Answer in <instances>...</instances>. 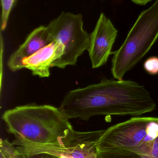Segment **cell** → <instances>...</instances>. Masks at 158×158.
Returning <instances> with one entry per match:
<instances>
[{"mask_svg":"<svg viewBox=\"0 0 158 158\" xmlns=\"http://www.w3.org/2000/svg\"><path fill=\"white\" fill-rule=\"evenodd\" d=\"M156 108L144 85L130 80L103 79L98 83L70 91L59 109L68 119L87 121L97 115L139 117Z\"/></svg>","mask_w":158,"mask_h":158,"instance_id":"cell-1","label":"cell"},{"mask_svg":"<svg viewBox=\"0 0 158 158\" xmlns=\"http://www.w3.org/2000/svg\"><path fill=\"white\" fill-rule=\"evenodd\" d=\"M2 118L16 139L34 143H54L73 130L59 108L29 104L5 111Z\"/></svg>","mask_w":158,"mask_h":158,"instance_id":"cell-2","label":"cell"},{"mask_svg":"<svg viewBox=\"0 0 158 158\" xmlns=\"http://www.w3.org/2000/svg\"><path fill=\"white\" fill-rule=\"evenodd\" d=\"M158 38V0L142 12L120 48L112 52L111 73L122 80L147 53Z\"/></svg>","mask_w":158,"mask_h":158,"instance_id":"cell-3","label":"cell"},{"mask_svg":"<svg viewBox=\"0 0 158 158\" xmlns=\"http://www.w3.org/2000/svg\"><path fill=\"white\" fill-rule=\"evenodd\" d=\"M105 130L80 132L72 130L54 143H34L16 139L13 145L28 157L50 155L59 158H98L96 146Z\"/></svg>","mask_w":158,"mask_h":158,"instance_id":"cell-4","label":"cell"},{"mask_svg":"<svg viewBox=\"0 0 158 158\" xmlns=\"http://www.w3.org/2000/svg\"><path fill=\"white\" fill-rule=\"evenodd\" d=\"M83 26L82 15L63 12L46 27L53 40L64 47L63 54L51 67L65 69L67 66L74 65L79 56L88 51L91 35Z\"/></svg>","mask_w":158,"mask_h":158,"instance_id":"cell-5","label":"cell"},{"mask_svg":"<svg viewBox=\"0 0 158 158\" xmlns=\"http://www.w3.org/2000/svg\"><path fill=\"white\" fill-rule=\"evenodd\" d=\"M158 138V118L136 117L105 130L97 146L130 148Z\"/></svg>","mask_w":158,"mask_h":158,"instance_id":"cell-6","label":"cell"},{"mask_svg":"<svg viewBox=\"0 0 158 158\" xmlns=\"http://www.w3.org/2000/svg\"><path fill=\"white\" fill-rule=\"evenodd\" d=\"M118 31L105 14L99 16L95 28L91 33L88 51L93 69L98 68L106 63L112 54L113 44Z\"/></svg>","mask_w":158,"mask_h":158,"instance_id":"cell-7","label":"cell"},{"mask_svg":"<svg viewBox=\"0 0 158 158\" xmlns=\"http://www.w3.org/2000/svg\"><path fill=\"white\" fill-rule=\"evenodd\" d=\"M54 41L47 27L40 26L28 36L23 44L9 57L7 66L13 72L24 69L23 61Z\"/></svg>","mask_w":158,"mask_h":158,"instance_id":"cell-8","label":"cell"},{"mask_svg":"<svg viewBox=\"0 0 158 158\" xmlns=\"http://www.w3.org/2000/svg\"><path fill=\"white\" fill-rule=\"evenodd\" d=\"M63 52V46L53 41L25 59L23 61L24 69L30 70L33 76L48 77L52 64L60 58Z\"/></svg>","mask_w":158,"mask_h":158,"instance_id":"cell-9","label":"cell"},{"mask_svg":"<svg viewBox=\"0 0 158 158\" xmlns=\"http://www.w3.org/2000/svg\"><path fill=\"white\" fill-rule=\"evenodd\" d=\"M97 156L98 158H158V138L132 148H100Z\"/></svg>","mask_w":158,"mask_h":158,"instance_id":"cell-10","label":"cell"},{"mask_svg":"<svg viewBox=\"0 0 158 158\" xmlns=\"http://www.w3.org/2000/svg\"><path fill=\"white\" fill-rule=\"evenodd\" d=\"M0 153L5 158H29L26 155L19 152L16 147L7 139L0 140Z\"/></svg>","mask_w":158,"mask_h":158,"instance_id":"cell-11","label":"cell"},{"mask_svg":"<svg viewBox=\"0 0 158 158\" xmlns=\"http://www.w3.org/2000/svg\"><path fill=\"white\" fill-rule=\"evenodd\" d=\"M15 0H1L2 3V19L1 30H5L7 25L8 18L13 5Z\"/></svg>","mask_w":158,"mask_h":158,"instance_id":"cell-12","label":"cell"},{"mask_svg":"<svg viewBox=\"0 0 158 158\" xmlns=\"http://www.w3.org/2000/svg\"><path fill=\"white\" fill-rule=\"evenodd\" d=\"M144 68L147 73L153 76L158 74V57L151 56L144 64Z\"/></svg>","mask_w":158,"mask_h":158,"instance_id":"cell-13","label":"cell"},{"mask_svg":"<svg viewBox=\"0 0 158 158\" xmlns=\"http://www.w3.org/2000/svg\"><path fill=\"white\" fill-rule=\"evenodd\" d=\"M135 3L141 5H144L152 0H132Z\"/></svg>","mask_w":158,"mask_h":158,"instance_id":"cell-14","label":"cell"},{"mask_svg":"<svg viewBox=\"0 0 158 158\" xmlns=\"http://www.w3.org/2000/svg\"><path fill=\"white\" fill-rule=\"evenodd\" d=\"M41 158H59L57 157L54 156H50V155H46L43 156Z\"/></svg>","mask_w":158,"mask_h":158,"instance_id":"cell-15","label":"cell"},{"mask_svg":"<svg viewBox=\"0 0 158 158\" xmlns=\"http://www.w3.org/2000/svg\"><path fill=\"white\" fill-rule=\"evenodd\" d=\"M0 158H5L2 155V154L0 153Z\"/></svg>","mask_w":158,"mask_h":158,"instance_id":"cell-16","label":"cell"}]
</instances>
